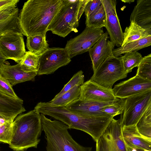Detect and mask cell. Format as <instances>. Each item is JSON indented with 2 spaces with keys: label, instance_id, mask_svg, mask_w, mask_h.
Listing matches in <instances>:
<instances>
[{
  "label": "cell",
  "instance_id": "22",
  "mask_svg": "<svg viewBox=\"0 0 151 151\" xmlns=\"http://www.w3.org/2000/svg\"><path fill=\"white\" fill-rule=\"evenodd\" d=\"M27 37V48L37 55L40 56L49 48L46 35H37Z\"/></svg>",
  "mask_w": 151,
  "mask_h": 151
},
{
  "label": "cell",
  "instance_id": "19",
  "mask_svg": "<svg viewBox=\"0 0 151 151\" xmlns=\"http://www.w3.org/2000/svg\"><path fill=\"white\" fill-rule=\"evenodd\" d=\"M133 22L146 29H151V0H138L130 18Z\"/></svg>",
  "mask_w": 151,
  "mask_h": 151
},
{
  "label": "cell",
  "instance_id": "29",
  "mask_svg": "<svg viewBox=\"0 0 151 151\" xmlns=\"http://www.w3.org/2000/svg\"><path fill=\"white\" fill-rule=\"evenodd\" d=\"M137 67L136 75L151 81V54L143 57Z\"/></svg>",
  "mask_w": 151,
  "mask_h": 151
},
{
  "label": "cell",
  "instance_id": "36",
  "mask_svg": "<svg viewBox=\"0 0 151 151\" xmlns=\"http://www.w3.org/2000/svg\"><path fill=\"white\" fill-rule=\"evenodd\" d=\"M89 0H83L82 3L79 9L78 18L79 20L80 18L84 11L85 6Z\"/></svg>",
  "mask_w": 151,
  "mask_h": 151
},
{
  "label": "cell",
  "instance_id": "39",
  "mask_svg": "<svg viewBox=\"0 0 151 151\" xmlns=\"http://www.w3.org/2000/svg\"><path fill=\"white\" fill-rule=\"evenodd\" d=\"M121 1L125 3H131L133 2L134 1V0H121Z\"/></svg>",
  "mask_w": 151,
  "mask_h": 151
},
{
  "label": "cell",
  "instance_id": "10",
  "mask_svg": "<svg viewBox=\"0 0 151 151\" xmlns=\"http://www.w3.org/2000/svg\"><path fill=\"white\" fill-rule=\"evenodd\" d=\"M65 48H49L39 56L37 75L50 74L71 61Z\"/></svg>",
  "mask_w": 151,
  "mask_h": 151
},
{
  "label": "cell",
  "instance_id": "8",
  "mask_svg": "<svg viewBox=\"0 0 151 151\" xmlns=\"http://www.w3.org/2000/svg\"><path fill=\"white\" fill-rule=\"evenodd\" d=\"M104 33L101 29L86 27L80 34L67 41L65 48L70 58L88 51Z\"/></svg>",
  "mask_w": 151,
  "mask_h": 151
},
{
  "label": "cell",
  "instance_id": "7",
  "mask_svg": "<svg viewBox=\"0 0 151 151\" xmlns=\"http://www.w3.org/2000/svg\"><path fill=\"white\" fill-rule=\"evenodd\" d=\"M151 104V90L125 99L121 114L122 127L137 125Z\"/></svg>",
  "mask_w": 151,
  "mask_h": 151
},
{
  "label": "cell",
  "instance_id": "17",
  "mask_svg": "<svg viewBox=\"0 0 151 151\" xmlns=\"http://www.w3.org/2000/svg\"><path fill=\"white\" fill-rule=\"evenodd\" d=\"M23 101L0 93V117L13 122L15 119L26 110Z\"/></svg>",
  "mask_w": 151,
  "mask_h": 151
},
{
  "label": "cell",
  "instance_id": "31",
  "mask_svg": "<svg viewBox=\"0 0 151 151\" xmlns=\"http://www.w3.org/2000/svg\"><path fill=\"white\" fill-rule=\"evenodd\" d=\"M13 122L6 121L0 125V142L9 144L13 135Z\"/></svg>",
  "mask_w": 151,
  "mask_h": 151
},
{
  "label": "cell",
  "instance_id": "18",
  "mask_svg": "<svg viewBox=\"0 0 151 151\" xmlns=\"http://www.w3.org/2000/svg\"><path fill=\"white\" fill-rule=\"evenodd\" d=\"M0 75L7 80L13 86L21 83L34 81L37 72L24 71L20 63L13 65L3 64L0 65Z\"/></svg>",
  "mask_w": 151,
  "mask_h": 151
},
{
  "label": "cell",
  "instance_id": "24",
  "mask_svg": "<svg viewBox=\"0 0 151 151\" xmlns=\"http://www.w3.org/2000/svg\"><path fill=\"white\" fill-rule=\"evenodd\" d=\"M150 45H151V35L114 49L113 51V54L114 56L118 57L126 52L137 51Z\"/></svg>",
  "mask_w": 151,
  "mask_h": 151
},
{
  "label": "cell",
  "instance_id": "38",
  "mask_svg": "<svg viewBox=\"0 0 151 151\" xmlns=\"http://www.w3.org/2000/svg\"><path fill=\"white\" fill-rule=\"evenodd\" d=\"M139 136L143 139L146 141L151 145V137L144 136L141 134L139 132Z\"/></svg>",
  "mask_w": 151,
  "mask_h": 151
},
{
  "label": "cell",
  "instance_id": "33",
  "mask_svg": "<svg viewBox=\"0 0 151 151\" xmlns=\"http://www.w3.org/2000/svg\"><path fill=\"white\" fill-rule=\"evenodd\" d=\"M0 93L12 97L19 98L9 81L1 75H0Z\"/></svg>",
  "mask_w": 151,
  "mask_h": 151
},
{
  "label": "cell",
  "instance_id": "26",
  "mask_svg": "<svg viewBox=\"0 0 151 151\" xmlns=\"http://www.w3.org/2000/svg\"><path fill=\"white\" fill-rule=\"evenodd\" d=\"M80 91V86L76 85L60 96L53 99L49 102L53 105L65 106L79 99Z\"/></svg>",
  "mask_w": 151,
  "mask_h": 151
},
{
  "label": "cell",
  "instance_id": "25",
  "mask_svg": "<svg viewBox=\"0 0 151 151\" xmlns=\"http://www.w3.org/2000/svg\"><path fill=\"white\" fill-rule=\"evenodd\" d=\"M86 27L101 29L106 26V13L102 5L86 18Z\"/></svg>",
  "mask_w": 151,
  "mask_h": 151
},
{
  "label": "cell",
  "instance_id": "5",
  "mask_svg": "<svg viewBox=\"0 0 151 151\" xmlns=\"http://www.w3.org/2000/svg\"><path fill=\"white\" fill-rule=\"evenodd\" d=\"M83 0H63L61 8L47 29L54 34L65 37L72 32H78V16Z\"/></svg>",
  "mask_w": 151,
  "mask_h": 151
},
{
  "label": "cell",
  "instance_id": "27",
  "mask_svg": "<svg viewBox=\"0 0 151 151\" xmlns=\"http://www.w3.org/2000/svg\"><path fill=\"white\" fill-rule=\"evenodd\" d=\"M126 72L128 73L133 68L138 67L143 57L137 51L126 52L120 57Z\"/></svg>",
  "mask_w": 151,
  "mask_h": 151
},
{
  "label": "cell",
  "instance_id": "13",
  "mask_svg": "<svg viewBox=\"0 0 151 151\" xmlns=\"http://www.w3.org/2000/svg\"><path fill=\"white\" fill-rule=\"evenodd\" d=\"M112 90L116 98L125 99L151 90V81L136 75L115 85Z\"/></svg>",
  "mask_w": 151,
  "mask_h": 151
},
{
  "label": "cell",
  "instance_id": "3",
  "mask_svg": "<svg viewBox=\"0 0 151 151\" xmlns=\"http://www.w3.org/2000/svg\"><path fill=\"white\" fill-rule=\"evenodd\" d=\"M13 135L9 147L14 151L37 148L42 130L41 114L34 110L18 115L12 124Z\"/></svg>",
  "mask_w": 151,
  "mask_h": 151
},
{
  "label": "cell",
  "instance_id": "32",
  "mask_svg": "<svg viewBox=\"0 0 151 151\" xmlns=\"http://www.w3.org/2000/svg\"><path fill=\"white\" fill-rule=\"evenodd\" d=\"M125 99H120L117 102L112 105L104 107L102 109L106 115L114 117L121 114L123 111Z\"/></svg>",
  "mask_w": 151,
  "mask_h": 151
},
{
  "label": "cell",
  "instance_id": "12",
  "mask_svg": "<svg viewBox=\"0 0 151 151\" xmlns=\"http://www.w3.org/2000/svg\"><path fill=\"white\" fill-rule=\"evenodd\" d=\"M106 13V26L110 40L115 46L119 47L122 45L124 40L123 32L116 10V0H101Z\"/></svg>",
  "mask_w": 151,
  "mask_h": 151
},
{
  "label": "cell",
  "instance_id": "21",
  "mask_svg": "<svg viewBox=\"0 0 151 151\" xmlns=\"http://www.w3.org/2000/svg\"><path fill=\"white\" fill-rule=\"evenodd\" d=\"M19 9L0 22V36L7 34H22L20 27Z\"/></svg>",
  "mask_w": 151,
  "mask_h": 151
},
{
  "label": "cell",
  "instance_id": "15",
  "mask_svg": "<svg viewBox=\"0 0 151 151\" xmlns=\"http://www.w3.org/2000/svg\"><path fill=\"white\" fill-rule=\"evenodd\" d=\"M108 38V34L106 32L88 51L93 72L104 61L113 56L115 45Z\"/></svg>",
  "mask_w": 151,
  "mask_h": 151
},
{
  "label": "cell",
  "instance_id": "35",
  "mask_svg": "<svg viewBox=\"0 0 151 151\" xmlns=\"http://www.w3.org/2000/svg\"><path fill=\"white\" fill-rule=\"evenodd\" d=\"M19 0H0V10L9 7L17 6Z\"/></svg>",
  "mask_w": 151,
  "mask_h": 151
},
{
  "label": "cell",
  "instance_id": "23",
  "mask_svg": "<svg viewBox=\"0 0 151 151\" xmlns=\"http://www.w3.org/2000/svg\"><path fill=\"white\" fill-rule=\"evenodd\" d=\"M124 35V40L121 47L150 36L146 29L133 22H130L129 25L126 28Z\"/></svg>",
  "mask_w": 151,
  "mask_h": 151
},
{
  "label": "cell",
  "instance_id": "4",
  "mask_svg": "<svg viewBox=\"0 0 151 151\" xmlns=\"http://www.w3.org/2000/svg\"><path fill=\"white\" fill-rule=\"evenodd\" d=\"M40 114L46 140V151H92V147L81 145L73 138L66 124Z\"/></svg>",
  "mask_w": 151,
  "mask_h": 151
},
{
  "label": "cell",
  "instance_id": "16",
  "mask_svg": "<svg viewBox=\"0 0 151 151\" xmlns=\"http://www.w3.org/2000/svg\"><path fill=\"white\" fill-rule=\"evenodd\" d=\"M120 99L116 101L104 102L84 100L79 98L65 107L73 112L85 116H102L106 115L102 111L104 107L114 104Z\"/></svg>",
  "mask_w": 151,
  "mask_h": 151
},
{
  "label": "cell",
  "instance_id": "1",
  "mask_svg": "<svg viewBox=\"0 0 151 151\" xmlns=\"http://www.w3.org/2000/svg\"><path fill=\"white\" fill-rule=\"evenodd\" d=\"M34 109L39 114L50 116L62 122L69 129H76L87 133L96 142L114 117L109 115L85 116L73 112L65 106L53 105L49 102H39Z\"/></svg>",
  "mask_w": 151,
  "mask_h": 151
},
{
  "label": "cell",
  "instance_id": "28",
  "mask_svg": "<svg viewBox=\"0 0 151 151\" xmlns=\"http://www.w3.org/2000/svg\"><path fill=\"white\" fill-rule=\"evenodd\" d=\"M39 56L29 51L20 62L23 69L27 72H37L39 66Z\"/></svg>",
  "mask_w": 151,
  "mask_h": 151
},
{
  "label": "cell",
  "instance_id": "34",
  "mask_svg": "<svg viewBox=\"0 0 151 151\" xmlns=\"http://www.w3.org/2000/svg\"><path fill=\"white\" fill-rule=\"evenodd\" d=\"M102 5L101 0H89L84 10L86 18Z\"/></svg>",
  "mask_w": 151,
  "mask_h": 151
},
{
  "label": "cell",
  "instance_id": "37",
  "mask_svg": "<svg viewBox=\"0 0 151 151\" xmlns=\"http://www.w3.org/2000/svg\"><path fill=\"white\" fill-rule=\"evenodd\" d=\"M125 145L127 151H151V150L135 147H130Z\"/></svg>",
  "mask_w": 151,
  "mask_h": 151
},
{
  "label": "cell",
  "instance_id": "14",
  "mask_svg": "<svg viewBox=\"0 0 151 151\" xmlns=\"http://www.w3.org/2000/svg\"><path fill=\"white\" fill-rule=\"evenodd\" d=\"M79 99L84 100L109 102L118 100L112 89L106 88L89 79L80 86Z\"/></svg>",
  "mask_w": 151,
  "mask_h": 151
},
{
  "label": "cell",
  "instance_id": "6",
  "mask_svg": "<svg viewBox=\"0 0 151 151\" xmlns=\"http://www.w3.org/2000/svg\"><path fill=\"white\" fill-rule=\"evenodd\" d=\"M120 57L111 56L98 67L90 79L109 89L117 81L127 77Z\"/></svg>",
  "mask_w": 151,
  "mask_h": 151
},
{
  "label": "cell",
  "instance_id": "20",
  "mask_svg": "<svg viewBox=\"0 0 151 151\" xmlns=\"http://www.w3.org/2000/svg\"><path fill=\"white\" fill-rule=\"evenodd\" d=\"M137 125L122 127L121 135L125 145L151 150V145L139 136Z\"/></svg>",
  "mask_w": 151,
  "mask_h": 151
},
{
  "label": "cell",
  "instance_id": "2",
  "mask_svg": "<svg viewBox=\"0 0 151 151\" xmlns=\"http://www.w3.org/2000/svg\"><path fill=\"white\" fill-rule=\"evenodd\" d=\"M63 2V0H28L25 2L19 15L22 34L27 37L46 35Z\"/></svg>",
  "mask_w": 151,
  "mask_h": 151
},
{
  "label": "cell",
  "instance_id": "40",
  "mask_svg": "<svg viewBox=\"0 0 151 151\" xmlns=\"http://www.w3.org/2000/svg\"><path fill=\"white\" fill-rule=\"evenodd\" d=\"M147 32L150 35H151V29H146Z\"/></svg>",
  "mask_w": 151,
  "mask_h": 151
},
{
  "label": "cell",
  "instance_id": "30",
  "mask_svg": "<svg viewBox=\"0 0 151 151\" xmlns=\"http://www.w3.org/2000/svg\"><path fill=\"white\" fill-rule=\"evenodd\" d=\"M82 70H80L74 75L69 82L64 85L62 89L53 99L60 96L76 85L81 86L83 85L84 83V76Z\"/></svg>",
  "mask_w": 151,
  "mask_h": 151
},
{
  "label": "cell",
  "instance_id": "11",
  "mask_svg": "<svg viewBox=\"0 0 151 151\" xmlns=\"http://www.w3.org/2000/svg\"><path fill=\"white\" fill-rule=\"evenodd\" d=\"M27 52L22 34L10 33L0 36V56L6 60L12 59L19 63Z\"/></svg>",
  "mask_w": 151,
  "mask_h": 151
},
{
  "label": "cell",
  "instance_id": "9",
  "mask_svg": "<svg viewBox=\"0 0 151 151\" xmlns=\"http://www.w3.org/2000/svg\"><path fill=\"white\" fill-rule=\"evenodd\" d=\"M120 119L113 118L96 142V151H127L121 135Z\"/></svg>",
  "mask_w": 151,
  "mask_h": 151
}]
</instances>
